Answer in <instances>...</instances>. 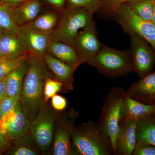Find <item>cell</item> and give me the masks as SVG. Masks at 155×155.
Returning a JSON list of instances; mask_svg holds the SVG:
<instances>
[{
  "label": "cell",
  "mask_w": 155,
  "mask_h": 155,
  "mask_svg": "<svg viewBox=\"0 0 155 155\" xmlns=\"http://www.w3.org/2000/svg\"><path fill=\"white\" fill-rule=\"evenodd\" d=\"M28 67V59L7 77V96L20 99L24 78Z\"/></svg>",
  "instance_id": "obj_21"
},
{
  "label": "cell",
  "mask_w": 155,
  "mask_h": 155,
  "mask_svg": "<svg viewBox=\"0 0 155 155\" xmlns=\"http://www.w3.org/2000/svg\"><path fill=\"white\" fill-rule=\"evenodd\" d=\"M41 153L37 145L29 133L12 141L10 148L5 153L8 155H38Z\"/></svg>",
  "instance_id": "obj_22"
},
{
  "label": "cell",
  "mask_w": 155,
  "mask_h": 155,
  "mask_svg": "<svg viewBox=\"0 0 155 155\" xmlns=\"http://www.w3.org/2000/svg\"><path fill=\"white\" fill-rule=\"evenodd\" d=\"M44 102L35 119L31 122L29 133L41 154H45L52 147L56 122L59 114Z\"/></svg>",
  "instance_id": "obj_6"
},
{
  "label": "cell",
  "mask_w": 155,
  "mask_h": 155,
  "mask_svg": "<svg viewBox=\"0 0 155 155\" xmlns=\"http://www.w3.org/2000/svg\"><path fill=\"white\" fill-rule=\"evenodd\" d=\"M152 104L154 106V115L155 116V98L154 99L153 101Z\"/></svg>",
  "instance_id": "obj_41"
},
{
  "label": "cell",
  "mask_w": 155,
  "mask_h": 155,
  "mask_svg": "<svg viewBox=\"0 0 155 155\" xmlns=\"http://www.w3.org/2000/svg\"><path fill=\"white\" fill-rule=\"evenodd\" d=\"M102 44L99 40L97 26L94 19L79 31L74 40L75 48L83 63L92 66L95 58Z\"/></svg>",
  "instance_id": "obj_9"
},
{
  "label": "cell",
  "mask_w": 155,
  "mask_h": 155,
  "mask_svg": "<svg viewBox=\"0 0 155 155\" xmlns=\"http://www.w3.org/2000/svg\"><path fill=\"white\" fill-rule=\"evenodd\" d=\"M17 35L28 53L42 58L48 53L49 45L51 42L49 35L35 32L27 26L20 27Z\"/></svg>",
  "instance_id": "obj_11"
},
{
  "label": "cell",
  "mask_w": 155,
  "mask_h": 155,
  "mask_svg": "<svg viewBox=\"0 0 155 155\" xmlns=\"http://www.w3.org/2000/svg\"><path fill=\"white\" fill-rule=\"evenodd\" d=\"M137 142L155 146V116L153 114L139 120L137 126Z\"/></svg>",
  "instance_id": "obj_23"
},
{
  "label": "cell",
  "mask_w": 155,
  "mask_h": 155,
  "mask_svg": "<svg viewBox=\"0 0 155 155\" xmlns=\"http://www.w3.org/2000/svg\"><path fill=\"white\" fill-rule=\"evenodd\" d=\"M17 34L4 31L0 37V58H17L28 54Z\"/></svg>",
  "instance_id": "obj_18"
},
{
  "label": "cell",
  "mask_w": 155,
  "mask_h": 155,
  "mask_svg": "<svg viewBox=\"0 0 155 155\" xmlns=\"http://www.w3.org/2000/svg\"><path fill=\"white\" fill-rule=\"evenodd\" d=\"M28 54L17 58H0V81L5 79L11 72L27 61Z\"/></svg>",
  "instance_id": "obj_26"
},
{
  "label": "cell",
  "mask_w": 155,
  "mask_h": 155,
  "mask_svg": "<svg viewBox=\"0 0 155 155\" xmlns=\"http://www.w3.org/2000/svg\"><path fill=\"white\" fill-rule=\"evenodd\" d=\"M28 67L24 78L20 102L31 122L35 119L44 102V88L48 77L53 76L42 57L28 54Z\"/></svg>",
  "instance_id": "obj_1"
},
{
  "label": "cell",
  "mask_w": 155,
  "mask_h": 155,
  "mask_svg": "<svg viewBox=\"0 0 155 155\" xmlns=\"http://www.w3.org/2000/svg\"><path fill=\"white\" fill-rule=\"evenodd\" d=\"M2 111L0 109V130L6 134V130L3 126L2 122Z\"/></svg>",
  "instance_id": "obj_38"
},
{
  "label": "cell",
  "mask_w": 155,
  "mask_h": 155,
  "mask_svg": "<svg viewBox=\"0 0 155 155\" xmlns=\"http://www.w3.org/2000/svg\"><path fill=\"white\" fill-rule=\"evenodd\" d=\"M0 28L4 31L16 34H18L20 28L14 22L10 9L2 4H0Z\"/></svg>",
  "instance_id": "obj_27"
},
{
  "label": "cell",
  "mask_w": 155,
  "mask_h": 155,
  "mask_svg": "<svg viewBox=\"0 0 155 155\" xmlns=\"http://www.w3.org/2000/svg\"><path fill=\"white\" fill-rule=\"evenodd\" d=\"M130 37V50L134 72L141 78L151 72L155 64V51L147 42L135 33L128 34Z\"/></svg>",
  "instance_id": "obj_10"
},
{
  "label": "cell",
  "mask_w": 155,
  "mask_h": 155,
  "mask_svg": "<svg viewBox=\"0 0 155 155\" xmlns=\"http://www.w3.org/2000/svg\"><path fill=\"white\" fill-rule=\"evenodd\" d=\"M0 4H1V1H0Z\"/></svg>",
  "instance_id": "obj_42"
},
{
  "label": "cell",
  "mask_w": 155,
  "mask_h": 155,
  "mask_svg": "<svg viewBox=\"0 0 155 155\" xmlns=\"http://www.w3.org/2000/svg\"><path fill=\"white\" fill-rule=\"evenodd\" d=\"M154 2H155V0H154Z\"/></svg>",
  "instance_id": "obj_43"
},
{
  "label": "cell",
  "mask_w": 155,
  "mask_h": 155,
  "mask_svg": "<svg viewBox=\"0 0 155 155\" xmlns=\"http://www.w3.org/2000/svg\"><path fill=\"white\" fill-rule=\"evenodd\" d=\"M53 77L63 84V92L73 90V76L75 69L47 53L43 57Z\"/></svg>",
  "instance_id": "obj_14"
},
{
  "label": "cell",
  "mask_w": 155,
  "mask_h": 155,
  "mask_svg": "<svg viewBox=\"0 0 155 155\" xmlns=\"http://www.w3.org/2000/svg\"><path fill=\"white\" fill-rule=\"evenodd\" d=\"M44 6L62 13L67 9V0H41Z\"/></svg>",
  "instance_id": "obj_32"
},
{
  "label": "cell",
  "mask_w": 155,
  "mask_h": 155,
  "mask_svg": "<svg viewBox=\"0 0 155 155\" xmlns=\"http://www.w3.org/2000/svg\"><path fill=\"white\" fill-rule=\"evenodd\" d=\"M47 52L75 70L83 63L75 48L63 42H51Z\"/></svg>",
  "instance_id": "obj_17"
},
{
  "label": "cell",
  "mask_w": 155,
  "mask_h": 155,
  "mask_svg": "<svg viewBox=\"0 0 155 155\" xmlns=\"http://www.w3.org/2000/svg\"><path fill=\"white\" fill-rule=\"evenodd\" d=\"M28 0H0L1 4L7 6L10 9L18 7Z\"/></svg>",
  "instance_id": "obj_36"
},
{
  "label": "cell",
  "mask_w": 155,
  "mask_h": 155,
  "mask_svg": "<svg viewBox=\"0 0 155 155\" xmlns=\"http://www.w3.org/2000/svg\"><path fill=\"white\" fill-rule=\"evenodd\" d=\"M44 8L41 0H28L21 5L10 9L14 22L20 28L27 26L40 14Z\"/></svg>",
  "instance_id": "obj_15"
},
{
  "label": "cell",
  "mask_w": 155,
  "mask_h": 155,
  "mask_svg": "<svg viewBox=\"0 0 155 155\" xmlns=\"http://www.w3.org/2000/svg\"><path fill=\"white\" fill-rule=\"evenodd\" d=\"M102 5L101 0H67V8H84L92 15L97 12Z\"/></svg>",
  "instance_id": "obj_28"
},
{
  "label": "cell",
  "mask_w": 155,
  "mask_h": 155,
  "mask_svg": "<svg viewBox=\"0 0 155 155\" xmlns=\"http://www.w3.org/2000/svg\"><path fill=\"white\" fill-rule=\"evenodd\" d=\"M137 122L122 119L116 143L115 155H132L137 140Z\"/></svg>",
  "instance_id": "obj_12"
},
{
  "label": "cell",
  "mask_w": 155,
  "mask_h": 155,
  "mask_svg": "<svg viewBox=\"0 0 155 155\" xmlns=\"http://www.w3.org/2000/svg\"><path fill=\"white\" fill-rule=\"evenodd\" d=\"M72 141L79 155H114L110 138L97 122L88 121L75 125Z\"/></svg>",
  "instance_id": "obj_2"
},
{
  "label": "cell",
  "mask_w": 155,
  "mask_h": 155,
  "mask_svg": "<svg viewBox=\"0 0 155 155\" xmlns=\"http://www.w3.org/2000/svg\"><path fill=\"white\" fill-rule=\"evenodd\" d=\"M61 13L44 6L40 14L27 26L35 32L49 36L56 28Z\"/></svg>",
  "instance_id": "obj_16"
},
{
  "label": "cell",
  "mask_w": 155,
  "mask_h": 155,
  "mask_svg": "<svg viewBox=\"0 0 155 155\" xmlns=\"http://www.w3.org/2000/svg\"><path fill=\"white\" fill-rule=\"evenodd\" d=\"M150 21L152 22L155 25V2H154L153 7V12L152 16L151 19Z\"/></svg>",
  "instance_id": "obj_39"
},
{
  "label": "cell",
  "mask_w": 155,
  "mask_h": 155,
  "mask_svg": "<svg viewBox=\"0 0 155 155\" xmlns=\"http://www.w3.org/2000/svg\"><path fill=\"white\" fill-rule=\"evenodd\" d=\"M6 83H7V77L5 79L0 81V101L3 98L7 96Z\"/></svg>",
  "instance_id": "obj_37"
},
{
  "label": "cell",
  "mask_w": 155,
  "mask_h": 155,
  "mask_svg": "<svg viewBox=\"0 0 155 155\" xmlns=\"http://www.w3.org/2000/svg\"><path fill=\"white\" fill-rule=\"evenodd\" d=\"M79 114L73 108L59 113L52 147L53 155H79L72 141V134Z\"/></svg>",
  "instance_id": "obj_7"
},
{
  "label": "cell",
  "mask_w": 155,
  "mask_h": 155,
  "mask_svg": "<svg viewBox=\"0 0 155 155\" xmlns=\"http://www.w3.org/2000/svg\"><path fill=\"white\" fill-rule=\"evenodd\" d=\"M102 5L96 13L101 19L114 20L116 11L119 6L132 0H101Z\"/></svg>",
  "instance_id": "obj_25"
},
{
  "label": "cell",
  "mask_w": 155,
  "mask_h": 155,
  "mask_svg": "<svg viewBox=\"0 0 155 155\" xmlns=\"http://www.w3.org/2000/svg\"><path fill=\"white\" fill-rule=\"evenodd\" d=\"M132 155H155V146L137 142Z\"/></svg>",
  "instance_id": "obj_31"
},
{
  "label": "cell",
  "mask_w": 155,
  "mask_h": 155,
  "mask_svg": "<svg viewBox=\"0 0 155 155\" xmlns=\"http://www.w3.org/2000/svg\"><path fill=\"white\" fill-rule=\"evenodd\" d=\"M154 113L153 105L140 102L129 97L126 93L122 119H129L137 122L140 119L153 114Z\"/></svg>",
  "instance_id": "obj_19"
},
{
  "label": "cell",
  "mask_w": 155,
  "mask_h": 155,
  "mask_svg": "<svg viewBox=\"0 0 155 155\" xmlns=\"http://www.w3.org/2000/svg\"><path fill=\"white\" fill-rule=\"evenodd\" d=\"M63 84L53 76L48 77L46 80L44 88V101L48 102L49 100L58 92H63Z\"/></svg>",
  "instance_id": "obj_29"
},
{
  "label": "cell",
  "mask_w": 155,
  "mask_h": 155,
  "mask_svg": "<svg viewBox=\"0 0 155 155\" xmlns=\"http://www.w3.org/2000/svg\"><path fill=\"white\" fill-rule=\"evenodd\" d=\"M93 18V15L84 8L66 9L61 13L56 28L49 35L51 41L63 42L73 46L79 30Z\"/></svg>",
  "instance_id": "obj_5"
},
{
  "label": "cell",
  "mask_w": 155,
  "mask_h": 155,
  "mask_svg": "<svg viewBox=\"0 0 155 155\" xmlns=\"http://www.w3.org/2000/svg\"><path fill=\"white\" fill-rule=\"evenodd\" d=\"M92 66L110 78L122 77L134 72L129 49L120 51L103 45Z\"/></svg>",
  "instance_id": "obj_3"
},
{
  "label": "cell",
  "mask_w": 155,
  "mask_h": 155,
  "mask_svg": "<svg viewBox=\"0 0 155 155\" xmlns=\"http://www.w3.org/2000/svg\"><path fill=\"white\" fill-rule=\"evenodd\" d=\"M125 96L126 92L121 87L111 89L106 97L101 113L97 122L110 138L114 155Z\"/></svg>",
  "instance_id": "obj_4"
},
{
  "label": "cell",
  "mask_w": 155,
  "mask_h": 155,
  "mask_svg": "<svg viewBox=\"0 0 155 155\" xmlns=\"http://www.w3.org/2000/svg\"><path fill=\"white\" fill-rule=\"evenodd\" d=\"M125 92L131 98L143 104H152L155 98V71L140 78Z\"/></svg>",
  "instance_id": "obj_13"
},
{
  "label": "cell",
  "mask_w": 155,
  "mask_h": 155,
  "mask_svg": "<svg viewBox=\"0 0 155 155\" xmlns=\"http://www.w3.org/2000/svg\"><path fill=\"white\" fill-rule=\"evenodd\" d=\"M12 142L0 130V155L5 153L12 145Z\"/></svg>",
  "instance_id": "obj_34"
},
{
  "label": "cell",
  "mask_w": 155,
  "mask_h": 155,
  "mask_svg": "<svg viewBox=\"0 0 155 155\" xmlns=\"http://www.w3.org/2000/svg\"><path fill=\"white\" fill-rule=\"evenodd\" d=\"M114 20L127 33H135L144 39L155 51V25L136 14L126 3L119 6Z\"/></svg>",
  "instance_id": "obj_8"
},
{
  "label": "cell",
  "mask_w": 155,
  "mask_h": 155,
  "mask_svg": "<svg viewBox=\"0 0 155 155\" xmlns=\"http://www.w3.org/2000/svg\"><path fill=\"white\" fill-rule=\"evenodd\" d=\"M20 99L6 96L0 101V109L2 111V116L10 111L15 110L17 103Z\"/></svg>",
  "instance_id": "obj_30"
},
{
  "label": "cell",
  "mask_w": 155,
  "mask_h": 155,
  "mask_svg": "<svg viewBox=\"0 0 155 155\" xmlns=\"http://www.w3.org/2000/svg\"><path fill=\"white\" fill-rule=\"evenodd\" d=\"M16 116L6 127V135L11 141L29 133L31 121L22 111L20 101L15 109Z\"/></svg>",
  "instance_id": "obj_20"
},
{
  "label": "cell",
  "mask_w": 155,
  "mask_h": 155,
  "mask_svg": "<svg viewBox=\"0 0 155 155\" xmlns=\"http://www.w3.org/2000/svg\"><path fill=\"white\" fill-rule=\"evenodd\" d=\"M4 32V31L3 30L2 28H0V37H1V35H2L3 32Z\"/></svg>",
  "instance_id": "obj_40"
},
{
  "label": "cell",
  "mask_w": 155,
  "mask_h": 155,
  "mask_svg": "<svg viewBox=\"0 0 155 155\" xmlns=\"http://www.w3.org/2000/svg\"><path fill=\"white\" fill-rule=\"evenodd\" d=\"M51 101L52 107L58 112H63L67 108V100L61 95L55 94L51 98Z\"/></svg>",
  "instance_id": "obj_33"
},
{
  "label": "cell",
  "mask_w": 155,
  "mask_h": 155,
  "mask_svg": "<svg viewBox=\"0 0 155 155\" xmlns=\"http://www.w3.org/2000/svg\"><path fill=\"white\" fill-rule=\"evenodd\" d=\"M154 2V0H132L126 3L140 17L150 21Z\"/></svg>",
  "instance_id": "obj_24"
},
{
  "label": "cell",
  "mask_w": 155,
  "mask_h": 155,
  "mask_svg": "<svg viewBox=\"0 0 155 155\" xmlns=\"http://www.w3.org/2000/svg\"><path fill=\"white\" fill-rule=\"evenodd\" d=\"M15 116H16V112L15 110L10 111L3 116L2 118V122L3 126L6 130V127L14 120Z\"/></svg>",
  "instance_id": "obj_35"
}]
</instances>
